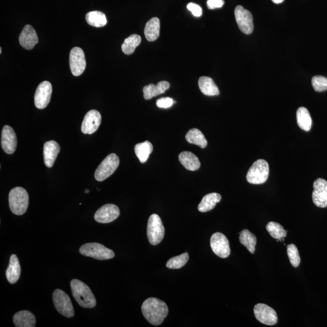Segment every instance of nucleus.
<instances>
[{"instance_id": "1", "label": "nucleus", "mask_w": 327, "mask_h": 327, "mask_svg": "<svg viewBox=\"0 0 327 327\" xmlns=\"http://www.w3.org/2000/svg\"><path fill=\"white\" fill-rule=\"evenodd\" d=\"M141 310L146 320L154 325H161L169 313L167 304L155 298L146 300L142 305Z\"/></svg>"}, {"instance_id": "2", "label": "nucleus", "mask_w": 327, "mask_h": 327, "mask_svg": "<svg viewBox=\"0 0 327 327\" xmlns=\"http://www.w3.org/2000/svg\"><path fill=\"white\" fill-rule=\"evenodd\" d=\"M72 293L74 299L82 307L92 309L96 306L97 301L90 287L78 279L71 282Z\"/></svg>"}, {"instance_id": "3", "label": "nucleus", "mask_w": 327, "mask_h": 327, "mask_svg": "<svg viewBox=\"0 0 327 327\" xmlns=\"http://www.w3.org/2000/svg\"><path fill=\"white\" fill-rule=\"evenodd\" d=\"M29 197L26 190L20 187L12 189L9 194V207L12 214L22 215L26 212Z\"/></svg>"}, {"instance_id": "4", "label": "nucleus", "mask_w": 327, "mask_h": 327, "mask_svg": "<svg viewBox=\"0 0 327 327\" xmlns=\"http://www.w3.org/2000/svg\"><path fill=\"white\" fill-rule=\"evenodd\" d=\"M269 166L267 162L258 160L255 162L247 172V182L252 184H262L268 180Z\"/></svg>"}, {"instance_id": "5", "label": "nucleus", "mask_w": 327, "mask_h": 327, "mask_svg": "<svg viewBox=\"0 0 327 327\" xmlns=\"http://www.w3.org/2000/svg\"><path fill=\"white\" fill-rule=\"evenodd\" d=\"M79 252L82 255L98 260L112 259L115 256V253L113 250L107 248L102 244L97 243L84 244L79 249Z\"/></svg>"}, {"instance_id": "6", "label": "nucleus", "mask_w": 327, "mask_h": 327, "mask_svg": "<svg viewBox=\"0 0 327 327\" xmlns=\"http://www.w3.org/2000/svg\"><path fill=\"white\" fill-rule=\"evenodd\" d=\"M119 165L120 159L115 154L108 155L95 171V179L98 182H103L115 172Z\"/></svg>"}, {"instance_id": "7", "label": "nucleus", "mask_w": 327, "mask_h": 327, "mask_svg": "<svg viewBox=\"0 0 327 327\" xmlns=\"http://www.w3.org/2000/svg\"><path fill=\"white\" fill-rule=\"evenodd\" d=\"M147 237L152 245L157 246L164 239L165 230L161 218L157 214L152 215L147 224Z\"/></svg>"}, {"instance_id": "8", "label": "nucleus", "mask_w": 327, "mask_h": 327, "mask_svg": "<svg viewBox=\"0 0 327 327\" xmlns=\"http://www.w3.org/2000/svg\"><path fill=\"white\" fill-rule=\"evenodd\" d=\"M54 306L58 312L68 318L74 316V307L68 294L60 289H56L53 293Z\"/></svg>"}, {"instance_id": "9", "label": "nucleus", "mask_w": 327, "mask_h": 327, "mask_svg": "<svg viewBox=\"0 0 327 327\" xmlns=\"http://www.w3.org/2000/svg\"><path fill=\"white\" fill-rule=\"evenodd\" d=\"M69 63L72 74L75 77H78L84 72L86 67V62L84 51L80 47H75L71 50Z\"/></svg>"}, {"instance_id": "10", "label": "nucleus", "mask_w": 327, "mask_h": 327, "mask_svg": "<svg viewBox=\"0 0 327 327\" xmlns=\"http://www.w3.org/2000/svg\"><path fill=\"white\" fill-rule=\"evenodd\" d=\"M254 314L257 320L266 325H274L278 322V316L275 310L264 304H256L254 307Z\"/></svg>"}, {"instance_id": "11", "label": "nucleus", "mask_w": 327, "mask_h": 327, "mask_svg": "<svg viewBox=\"0 0 327 327\" xmlns=\"http://www.w3.org/2000/svg\"><path fill=\"white\" fill-rule=\"evenodd\" d=\"M234 16L241 31L247 35L252 34L254 26L253 16L251 12L242 6H237L234 10Z\"/></svg>"}, {"instance_id": "12", "label": "nucleus", "mask_w": 327, "mask_h": 327, "mask_svg": "<svg viewBox=\"0 0 327 327\" xmlns=\"http://www.w3.org/2000/svg\"><path fill=\"white\" fill-rule=\"evenodd\" d=\"M211 246L215 255L221 258H227L230 255L229 242L224 234L217 232L213 234Z\"/></svg>"}, {"instance_id": "13", "label": "nucleus", "mask_w": 327, "mask_h": 327, "mask_svg": "<svg viewBox=\"0 0 327 327\" xmlns=\"http://www.w3.org/2000/svg\"><path fill=\"white\" fill-rule=\"evenodd\" d=\"M52 93L51 83L47 81H44L38 86L36 94H35V105L38 109H43L50 103Z\"/></svg>"}, {"instance_id": "14", "label": "nucleus", "mask_w": 327, "mask_h": 327, "mask_svg": "<svg viewBox=\"0 0 327 327\" xmlns=\"http://www.w3.org/2000/svg\"><path fill=\"white\" fill-rule=\"evenodd\" d=\"M120 215L118 206L108 204L102 206L95 213L94 218L98 223L107 224L116 220Z\"/></svg>"}, {"instance_id": "15", "label": "nucleus", "mask_w": 327, "mask_h": 327, "mask_svg": "<svg viewBox=\"0 0 327 327\" xmlns=\"http://www.w3.org/2000/svg\"><path fill=\"white\" fill-rule=\"evenodd\" d=\"M312 199L314 204L320 208L327 207V182L318 179L313 183Z\"/></svg>"}, {"instance_id": "16", "label": "nucleus", "mask_w": 327, "mask_h": 327, "mask_svg": "<svg viewBox=\"0 0 327 327\" xmlns=\"http://www.w3.org/2000/svg\"><path fill=\"white\" fill-rule=\"evenodd\" d=\"M101 123V115L98 110L88 111L82 123L81 131L84 134H93L99 128Z\"/></svg>"}, {"instance_id": "17", "label": "nucleus", "mask_w": 327, "mask_h": 327, "mask_svg": "<svg viewBox=\"0 0 327 327\" xmlns=\"http://www.w3.org/2000/svg\"><path fill=\"white\" fill-rule=\"evenodd\" d=\"M1 144L3 150L7 154H13L17 146V137L14 129L5 126L2 133Z\"/></svg>"}, {"instance_id": "18", "label": "nucleus", "mask_w": 327, "mask_h": 327, "mask_svg": "<svg viewBox=\"0 0 327 327\" xmlns=\"http://www.w3.org/2000/svg\"><path fill=\"white\" fill-rule=\"evenodd\" d=\"M19 42L23 48L27 50L33 49L39 43V38L33 26L26 25L24 27L19 37Z\"/></svg>"}, {"instance_id": "19", "label": "nucleus", "mask_w": 327, "mask_h": 327, "mask_svg": "<svg viewBox=\"0 0 327 327\" xmlns=\"http://www.w3.org/2000/svg\"><path fill=\"white\" fill-rule=\"evenodd\" d=\"M60 152V145L55 141H47L44 144V161L47 167H53Z\"/></svg>"}, {"instance_id": "20", "label": "nucleus", "mask_w": 327, "mask_h": 327, "mask_svg": "<svg viewBox=\"0 0 327 327\" xmlns=\"http://www.w3.org/2000/svg\"><path fill=\"white\" fill-rule=\"evenodd\" d=\"M21 275V266L18 257L16 255H12L9 261V266L6 270V275L9 283L14 284L18 281Z\"/></svg>"}, {"instance_id": "21", "label": "nucleus", "mask_w": 327, "mask_h": 327, "mask_svg": "<svg viewBox=\"0 0 327 327\" xmlns=\"http://www.w3.org/2000/svg\"><path fill=\"white\" fill-rule=\"evenodd\" d=\"M13 322L17 327H34L36 325V317L27 310H22L15 314Z\"/></svg>"}, {"instance_id": "22", "label": "nucleus", "mask_w": 327, "mask_h": 327, "mask_svg": "<svg viewBox=\"0 0 327 327\" xmlns=\"http://www.w3.org/2000/svg\"><path fill=\"white\" fill-rule=\"evenodd\" d=\"M169 87V82L165 81L159 82L157 85L151 84L145 85L143 88L144 97L145 100H151L158 95L164 94Z\"/></svg>"}, {"instance_id": "23", "label": "nucleus", "mask_w": 327, "mask_h": 327, "mask_svg": "<svg viewBox=\"0 0 327 327\" xmlns=\"http://www.w3.org/2000/svg\"><path fill=\"white\" fill-rule=\"evenodd\" d=\"M181 164L190 171H196L199 169L201 163L198 157L190 152H183L179 155Z\"/></svg>"}, {"instance_id": "24", "label": "nucleus", "mask_w": 327, "mask_h": 327, "mask_svg": "<svg viewBox=\"0 0 327 327\" xmlns=\"http://www.w3.org/2000/svg\"><path fill=\"white\" fill-rule=\"evenodd\" d=\"M160 21L157 17L151 19L145 24L144 35L148 41L157 40L160 37Z\"/></svg>"}, {"instance_id": "25", "label": "nucleus", "mask_w": 327, "mask_h": 327, "mask_svg": "<svg viewBox=\"0 0 327 327\" xmlns=\"http://www.w3.org/2000/svg\"><path fill=\"white\" fill-rule=\"evenodd\" d=\"M198 85L200 91L207 96H217L220 91L211 78L201 77L199 79Z\"/></svg>"}, {"instance_id": "26", "label": "nucleus", "mask_w": 327, "mask_h": 327, "mask_svg": "<svg viewBox=\"0 0 327 327\" xmlns=\"http://www.w3.org/2000/svg\"><path fill=\"white\" fill-rule=\"evenodd\" d=\"M222 197L217 193H211L206 195L202 199L198 205L200 212H207L214 209L217 203L221 201Z\"/></svg>"}, {"instance_id": "27", "label": "nucleus", "mask_w": 327, "mask_h": 327, "mask_svg": "<svg viewBox=\"0 0 327 327\" xmlns=\"http://www.w3.org/2000/svg\"><path fill=\"white\" fill-rule=\"evenodd\" d=\"M298 126L303 131L309 132L312 126V120L310 114L306 107H300L296 112Z\"/></svg>"}, {"instance_id": "28", "label": "nucleus", "mask_w": 327, "mask_h": 327, "mask_svg": "<svg viewBox=\"0 0 327 327\" xmlns=\"http://www.w3.org/2000/svg\"><path fill=\"white\" fill-rule=\"evenodd\" d=\"M153 150V145L148 141L141 142V143H138L135 146L136 157H138L140 163L142 164L147 161Z\"/></svg>"}, {"instance_id": "29", "label": "nucleus", "mask_w": 327, "mask_h": 327, "mask_svg": "<svg viewBox=\"0 0 327 327\" xmlns=\"http://www.w3.org/2000/svg\"><path fill=\"white\" fill-rule=\"evenodd\" d=\"M186 139L189 143L198 145L202 148L207 147V139L198 129H190L186 135Z\"/></svg>"}, {"instance_id": "30", "label": "nucleus", "mask_w": 327, "mask_h": 327, "mask_svg": "<svg viewBox=\"0 0 327 327\" xmlns=\"http://www.w3.org/2000/svg\"><path fill=\"white\" fill-rule=\"evenodd\" d=\"M85 20L92 26L101 27L106 26L107 21L106 16L102 12L92 11L85 15Z\"/></svg>"}, {"instance_id": "31", "label": "nucleus", "mask_w": 327, "mask_h": 327, "mask_svg": "<svg viewBox=\"0 0 327 327\" xmlns=\"http://www.w3.org/2000/svg\"><path fill=\"white\" fill-rule=\"evenodd\" d=\"M240 241L241 244L245 246L251 253L255 252L257 243L255 234L251 233L248 230H244L240 233Z\"/></svg>"}, {"instance_id": "32", "label": "nucleus", "mask_w": 327, "mask_h": 327, "mask_svg": "<svg viewBox=\"0 0 327 327\" xmlns=\"http://www.w3.org/2000/svg\"><path fill=\"white\" fill-rule=\"evenodd\" d=\"M141 42V38L138 35L133 34L124 41L122 49L126 55H131Z\"/></svg>"}, {"instance_id": "33", "label": "nucleus", "mask_w": 327, "mask_h": 327, "mask_svg": "<svg viewBox=\"0 0 327 327\" xmlns=\"http://www.w3.org/2000/svg\"><path fill=\"white\" fill-rule=\"evenodd\" d=\"M266 229L272 237L282 242H283L284 238L287 236V231L285 230L280 224L276 222H270L266 225Z\"/></svg>"}, {"instance_id": "34", "label": "nucleus", "mask_w": 327, "mask_h": 327, "mask_svg": "<svg viewBox=\"0 0 327 327\" xmlns=\"http://www.w3.org/2000/svg\"><path fill=\"white\" fill-rule=\"evenodd\" d=\"M189 259L188 253H184L180 256L173 257L167 261L166 266L170 269H179L185 265Z\"/></svg>"}, {"instance_id": "35", "label": "nucleus", "mask_w": 327, "mask_h": 327, "mask_svg": "<svg viewBox=\"0 0 327 327\" xmlns=\"http://www.w3.org/2000/svg\"><path fill=\"white\" fill-rule=\"evenodd\" d=\"M287 255L292 266L296 268L300 265L301 258L299 251L293 244L287 246Z\"/></svg>"}, {"instance_id": "36", "label": "nucleus", "mask_w": 327, "mask_h": 327, "mask_svg": "<svg viewBox=\"0 0 327 327\" xmlns=\"http://www.w3.org/2000/svg\"><path fill=\"white\" fill-rule=\"evenodd\" d=\"M312 83L314 91L321 92L327 90V78L322 76H315L312 78Z\"/></svg>"}, {"instance_id": "37", "label": "nucleus", "mask_w": 327, "mask_h": 327, "mask_svg": "<svg viewBox=\"0 0 327 327\" xmlns=\"http://www.w3.org/2000/svg\"><path fill=\"white\" fill-rule=\"evenodd\" d=\"M174 103H175V101H174L172 98L169 97L162 98L157 101V106L160 108L167 109V108L172 106Z\"/></svg>"}, {"instance_id": "38", "label": "nucleus", "mask_w": 327, "mask_h": 327, "mask_svg": "<svg viewBox=\"0 0 327 327\" xmlns=\"http://www.w3.org/2000/svg\"><path fill=\"white\" fill-rule=\"evenodd\" d=\"M187 8L189 11L192 12V14L196 17H199L202 14V9L201 6L195 4L193 3H190L187 6Z\"/></svg>"}, {"instance_id": "39", "label": "nucleus", "mask_w": 327, "mask_h": 327, "mask_svg": "<svg viewBox=\"0 0 327 327\" xmlns=\"http://www.w3.org/2000/svg\"><path fill=\"white\" fill-rule=\"evenodd\" d=\"M207 5L209 9L221 8L224 5V0H208Z\"/></svg>"}, {"instance_id": "40", "label": "nucleus", "mask_w": 327, "mask_h": 327, "mask_svg": "<svg viewBox=\"0 0 327 327\" xmlns=\"http://www.w3.org/2000/svg\"><path fill=\"white\" fill-rule=\"evenodd\" d=\"M284 0H272V2L275 3V4H280L283 2Z\"/></svg>"}, {"instance_id": "41", "label": "nucleus", "mask_w": 327, "mask_h": 327, "mask_svg": "<svg viewBox=\"0 0 327 327\" xmlns=\"http://www.w3.org/2000/svg\"><path fill=\"white\" fill-rule=\"evenodd\" d=\"M84 192L85 193H90V191L88 189H85Z\"/></svg>"}, {"instance_id": "42", "label": "nucleus", "mask_w": 327, "mask_h": 327, "mask_svg": "<svg viewBox=\"0 0 327 327\" xmlns=\"http://www.w3.org/2000/svg\"><path fill=\"white\" fill-rule=\"evenodd\" d=\"M2 53V49L1 48V49H0V53Z\"/></svg>"}]
</instances>
